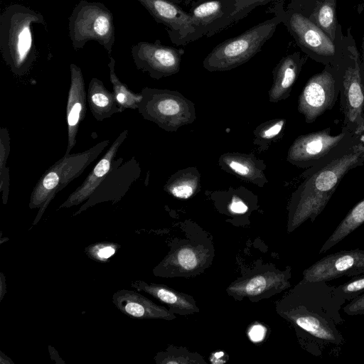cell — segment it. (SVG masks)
Instances as JSON below:
<instances>
[{
  "label": "cell",
  "instance_id": "26",
  "mask_svg": "<svg viewBox=\"0 0 364 364\" xmlns=\"http://www.w3.org/2000/svg\"><path fill=\"white\" fill-rule=\"evenodd\" d=\"M364 223V199L358 203L346 215L335 230L324 242L319 253L326 252L343 240L350 233Z\"/></svg>",
  "mask_w": 364,
  "mask_h": 364
},
{
  "label": "cell",
  "instance_id": "34",
  "mask_svg": "<svg viewBox=\"0 0 364 364\" xmlns=\"http://www.w3.org/2000/svg\"><path fill=\"white\" fill-rule=\"evenodd\" d=\"M343 311L348 315L364 314V294L359 295L347 304Z\"/></svg>",
  "mask_w": 364,
  "mask_h": 364
},
{
  "label": "cell",
  "instance_id": "6",
  "mask_svg": "<svg viewBox=\"0 0 364 364\" xmlns=\"http://www.w3.org/2000/svg\"><path fill=\"white\" fill-rule=\"evenodd\" d=\"M140 93L139 113L167 132H176L196 118L194 104L178 92L146 87Z\"/></svg>",
  "mask_w": 364,
  "mask_h": 364
},
{
  "label": "cell",
  "instance_id": "1",
  "mask_svg": "<svg viewBox=\"0 0 364 364\" xmlns=\"http://www.w3.org/2000/svg\"><path fill=\"white\" fill-rule=\"evenodd\" d=\"M364 164V142L358 136L326 160L306 169L304 181L293 193L289 230L307 220L314 221L323 210L340 182L350 170Z\"/></svg>",
  "mask_w": 364,
  "mask_h": 364
},
{
  "label": "cell",
  "instance_id": "3",
  "mask_svg": "<svg viewBox=\"0 0 364 364\" xmlns=\"http://www.w3.org/2000/svg\"><path fill=\"white\" fill-rule=\"evenodd\" d=\"M109 143L105 139L82 152L65 154L45 171L34 186L28 203L31 209L39 208L33 225L41 218L55 195L80 176Z\"/></svg>",
  "mask_w": 364,
  "mask_h": 364
},
{
  "label": "cell",
  "instance_id": "18",
  "mask_svg": "<svg viewBox=\"0 0 364 364\" xmlns=\"http://www.w3.org/2000/svg\"><path fill=\"white\" fill-rule=\"evenodd\" d=\"M112 302L122 313L130 317L165 320L176 318L170 310L134 290H118L112 296Z\"/></svg>",
  "mask_w": 364,
  "mask_h": 364
},
{
  "label": "cell",
  "instance_id": "14",
  "mask_svg": "<svg viewBox=\"0 0 364 364\" xmlns=\"http://www.w3.org/2000/svg\"><path fill=\"white\" fill-rule=\"evenodd\" d=\"M236 0H193L189 13L195 33L194 41L203 36L211 37L233 23Z\"/></svg>",
  "mask_w": 364,
  "mask_h": 364
},
{
  "label": "cell",
  "instance_id": "11",
  "mask_svg": "<svg viewBox=\"0 0 364 364\" xmlns=\"http://www.w3.org/2000/svg\"><path fill=\"white\" fill-rule=\"evenodd\" d=\"M123 161L122 157L113 161L108 173L74 216L100 203H116L125 196L132 183L139 178L141 168L134 157L124 163Z\"/></svg>",
  "mask_w": 364,
  "mask_h": 364
},
{
  "label": "cell",
  "instance_id": "20",
  "mask_svg": "<svg viewBox=\"0 0 364 364\" xmlns=\"http://www.w3.org/2000/svg\"><path fill=\"white\" fill-rule=\"evenodd\" d=\"M303 60L298 53L283 57L272 71L273 83L269 90V100L277 102L286 100L299 75Z\"/></svg>",
  "mask_w": 364,
  "mask_h": 364
},
{
  "label": "cell",
  "instance_id": "17",
  "mask_svg": "<svg viewBox=\"0 0 364 364\" xmlns=\"http://www.w3.org/2000/svg\"><path fill=\"white\" fill-rule=\"evenodd\" d=\"M127 129H124L119 134L102 158L85 178L82 183L69 195L67 199L59 206L58 209L68 208L80 205L85 202L91 196L109 171L117 153L127 139Z\"/></svg>",
  "mask_w": 364,
  "mask_h": 364
},
{
  "label": "cell",
  "instance_id": "27",
  "mask_svg": "<svg viewBox=\"0 0 364 364\" xmlns=\"http://www.w3.org/2000/svg\"><path fill=\"white\" fill-rule=\"evenodd\" d=\"M109 58V79L113 92L122 112L127 109H137L142 99L141 93L134 92L119 80L115 73V60L112 56Z\"/></svg>",
  "mask_w": 364,
  "mask_h": 364
},
{
  "label": "cell",
  "instance_id": "35",
  "mask_svg": "<svg viewBox=\"0 0 364 364\" xmlns=\"http://www.w3.org/2000/svg\"><path fill=\"white\" fill-rule=\"evenodd\" d=\"M266 334V328L261 324L252 326L248 331V336L252 342L257 343L262 341Z\"/></svg>",
  "mask_w": 364,
  "mask_h": 364
},
{
  "label": "cell",
  "instance_id": "19",
  "mask_svg": "<svg viewBox=\"0 0 364 364\" xmlns=\"http://www.w3.org/2000/svg\"><path fill=\"white\" fill-rule=\"evenodd\" d=\"M218 164L222 169L242 180L260 187L267 183L264 162L252 154L225 153L220 156Z\"/></svg>",
  "mask_w": 364,
  "mask_h": 364
},
{
  "label": "cell",
  "instance_id": "24",
  "mask_svg": "<svg viewBox=\"0 0 364 364\" xmlns=\"http://www.w3.org/2000/svg\"><path fill=\"white\" fill-rule=\"evenodd\" d=\"M205 260L202 250L191 245H183L167 256L154 270L155 274L162 275L173 268L181 272H191L200 267Z\"/></svg>",
  "mask_w": 364,
  "mask_h": 364
},
{
  "label": "cell",
  "instance_id": "33",
  "mask_svg": "<svg viewBox=\"0 0 364 364\" xmlns=\"http://www.w3.org/2000/svg\"><path fill=\"white\" fill-rule=\"evenodd\" d=\"M116 252L115 245L112 243L101 242L89 246L86 252L90 257L98 261H105Z\"/></svg>",
  "mask_w": 364,
  "mask_h": 364
},
{
  "label": "cell",
  "instance_id": "31",
  "mask_svg": "<svg viewBox=\"0 0 364 364\" xmlns=\"http://www.w3.org/2000/svg\"><path fill=\"white\" fill-rule=\"evenodd\" d=\"M338 296L345 300H352L364 292V274L353 278L335 289Z\"/></svg>",
  "mask_w": 364,
  "mask_h": 364
},
{
  "label": "cell",
  "instance_id": "28",
  "mask_svg": "<svg viewBox=\"0 0 364 364\" xmlns=\"http://www.w3.org/2000/svg\"><path fill=\"white\" fill-rule=\"evenodd\" d=\"M286 119L278 118L262 122L254 131L253 144L264 151L269 145L282 134Z\"/></svg>",
  "mask_w": 364,
  "mask_h": 364
},
{
  "label": "cell",
  "instance_id": "8",
  "mask_svg": "<svg viewBox=\"0 0 364 364\" xmlns=\"http://www.w3.org/2000/svg\"><path fill=\"white\" fill-rule=\"evenodd\" d=\"M343 72L327 68L306 82L298 98V111L306 123H313L335 105L341 92Z\"/></svg>",
  "mask_w": 364,
  "mask_h": 364
},
{
  "label": "cell",
  "instance_id": "5",
  "mask_svg": "<svg viewBox=\"0 0 364 364\" xmlns=\"http://www.w3.org/2000/svg\"><path fill=\"white\" fill-rule=\"evenodd\" d=\"M68 36L75 50L95 41L110 55L115 41L112 11L101 2L80 0L68 18Z\"/></svg>",
  "mask_w": 364,
  "mask_h": 364
},
{
  "label": "cell",
  "instance_id": "38",
  "mask_svg": "<svg viewBox=\"0 0 364 364\" xmlns=\"http://www.w3.org/2000/svg\"><path fill=\"white\" fill-rule=\"evenodd\" d=\"M363 84H364V82H363Z\"/></svg>",
  "mask_w": 364,
  "mask_h": 364
},
{
  "label": "cell",
  "instance_id": "9",
  "mask_svg": "<svg viewBox=\"0 0 364 364\" xmlns=\"http://www.w3.org/2000/svg\"><path fill=\"white\" fill-rule=\"evenodd\" d=\"M267 13L281 19L299 45L321 56H333L335 46L331 40L309 18L294 9L285 10L282 0L274 1Z\"/></svg>",
  "mask_w": 364,
  "mask_h": 364
},
{
  "label": "cell",
  "instance_id": "37",
  "mask_svg": "<svg viewBox=\"0 0 364 364\" xmlns=\"http://www.w3.org/2000/svg\"><path fill=\"white\" fill-rule=\"evenodd\" d=\"M358 136L359 139H360L361 141L364 142V131H363V132H361L360 134H358Z\"/></svg>",
  "mask_w": 364,
  "mask_h": 364
},
{
  "label": "cell",
  "instance_id": "2",
  "mask_svg": "<svg viewBox=\"0 0 364 364\" xmlns=\"http://www.w3.org/2000/svg\"><path fill=\"white\" fill-rule=\"evenodd\" d=\"M43 16L19 4L8 6L0 16V50L13 74L28 73L37 58L33 26L43 24Z\"/></svg>",
  "mask_w": 364,
  "mask_h": 364
},
{
  "label": "cell",
  "instance_id": "22",
  "mask_svg": "<svg viewBox=\"0 0 364 364\" xmlns=\"http://www.w3.org/2000/svg\"><path fill=\"white\" fill-rule=\"evenodd\" d=\"M131 287L167 304L175 313L186 314L198 311L195 301L191 296L178 292L165 285L136 280L132 282Z\"/></svg>",
  "mask_w": 364,
  "mask_h": 364
},
{
  "label": "cell",
  "instance_id": "12",
  "mask_svg": "<svg viewBox=\"0 0 364 364\" xmlns=\"http://www.w3.org/2000/svg\"><path fill=\"white\" fill-rule=\"evenodd\" d=\"M184 53L183 48L163 45L159 39L154 43L140 41L131 48L136 68L156 80L177 73Z\"/></svg>",
  "mask_w": 364,
  "mask_h": 364
},
{
  "label": "cell",
  "instance_id": "25",
  "mask_svg": "<svg viewBox=\"0 0 364 364\" xmlns=\"http://www.w3.org/2000/svg\"><path fill=\"white\" fill-rule=\"evenodd\" d=\"M200 175L195 167H189L173 174L164 186V190L173 197L188 199L200 188Z\"/></svg>",
  "mask_w": 364,
  "mask_h": 364
},
{
  "label": "cell",
  "instance_id": "15",
  "mask_svg": "<svg viewBox=\"0 0 364 364\" xmlns=\"http://www.w3.org/2000/svg\"><path fill=\"white\" fill-rule=\"evenodd\" d=\"M364 273V250H343L323 257L304 271V282H326Z\"/></svg>",
  "mask_w": 364,
  "mask_h": 364
},
{
  "label": "cell",
  "instance_id": "23",
  "mask_svg": "<svg viewBox=\"0 0 364 364\" xmlns=\"http://www.w3.org/2000/svg\"><path fill=\"white\" fill-rule=\"evenodd\" d=\"M87 102L90 112L97 122L111 117L114 114L122 112L114 92L109 91L103 82L93 77L89 82Z\"/></svg>",
  "mask_w": 364,
  "mask_h": 364
},
{
  "label": "cell",
  "instance_id": "21",
  "mask_svg": "<svg viewBox=\"0 0 364 364\" xmlns=\"http://www.w3.org/2000/svg\"><path fill=\"white\" fill-rule=\"evenodd\" d=\"M289 286L285 275L279 272H264L232 284L228 291L233 296H255L270 290H282Z\"/></svg>",
  "mask_w": 364,
  "mask_h": 364
},
{
  "label": "cell",
  "instance_id": "4",
  "mask_svg": "<svg viewBox=\"0 0 364 364\" xmlns=\"http://www.w3.org/2000/svg\"><path fill=\"white\" fill-rule=\"evenodd\" d=\"M281 23L279 17L274 15L241 34L225 40L206 55L203 68L210 72L228 71L247 63L261 50Z\"/></svg>",
  "mask_w": 364,
  "mask_h": 364
},
{
  "label": "cell",
  "instance_id": "16",
  "mask_svg": "<svg viewBox=\"0 0 364 364\" xmlns=\"http://www.w3.org/2000/svg\"><path fill=\"white\" fill-rule=\"evenodd\" d=\"M70 72V84L66 106L68 145L65 154H69L75 146L79 127L85 119L87 110V93L81 68L71 63Z\"/></svg>",
  "mask_w": 364,
  "mask_h": 364
},
{
  "label": "cell",
  "instance_id": "13",
  "mask_svg": "<svg viewBox=\"0 0 364 364\" xmlns=\"http://www.w3.org/2000/svg\"><path fill=\"white\" fill-rule=\"evenodd\" d=\"M353 51V65L343 70L340 103L344 115L343 127L358 135L364 131V84L359 55L356 49Z\"/></svg>",
  "mask_w": 364,
  "mask_h": 364
},
{
  "label": "cell",
  "instance_id": "10",
  "mask_svg": "<svg viewBox=\"0 0 364 364\" xmlns=\"http://www.w3.org/2000/svg\"><path fill=\"white\" fill-rule=\"evenodd\" d=\"M158 23L163 24L171 41L176 46L194 41L195 28L192 17L182 7L191 0H136Z\"/></svg>",
  "mask_w": 364,
  "mask_h": 364
},
{
  "label": "cell",
  "instance_id": "29",
  "mask_svg": "<svg viewBox=\"0 0 364 364\" xmlns=\"http://www.w3.org/2000/svg\"><path fill=\"white\" fill-rule=\"evenodd\" d=\"M11 150V139L6 127L0 129V191L2 202L7 203L9 192V169L6 166Z\"/></svg>",
  "mask_w": 364,
  "mask_h": 364
},
{
  "label": "cell",
  "instance_id": "7",
  "mask_svg": "<svg viewBox=\"0 0 364 364\" xmlns=\"http://www.w3.org/2000/svg\"><path fill=\"white\" fill-rule=\"evenodd\" d=\"M356 134L343 127L341 132L331 134V127L298 136L289 147L287 160L300 168H309L348 144Z\"/></svg>",
  "mask_w": 364,
  "mask_h": 364
},
{
  "label": "cell",
  "instance_id": "30",
  "mask_svg": "<svg viewBox=\"0 0 364 364\" xmlns=\"http://www.w3.org/2000/svg\"><path fill=\"white\" fill-rule=\"evenodd\" d=\"M318 25L328 33H332L336 25L335 9L329 1L323 3L315 13Z\"/></svg>",
  "mask_w": 364,
  "mask_h": 364
},
{
  "label": "cell",
  "instance_id": "36",
  "mask_svg": "<svg viewBox=\"0 0 364 364\" xmlns=\"http://www.w3.org/2000/svg\"><path fill=\"white\" fill-rule=\"evenodd\" d=\"M229 209L233 213L242 214L247 211L248 207L240 197L234 196L229 205Z\"/></svg>",
  "mask_w": 364,
  "mask_h": 364
},
{
  "label": "cell",
  "instance_id": "32",
  "mask_svg": "<svg viewBox=\"0 0 364 364\" xmlns=\"http://www.w3.org/2000/svg\"><path fill=\"white\" fill-rule=\"evenodd\" d=\"M277 0H236L232 14L233 23L245 18L256 7L268 4Z\"/></svg>",
  "mask_w": 364,
  "mask_h": 364
}]
</instances>
